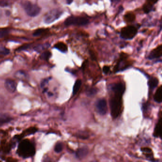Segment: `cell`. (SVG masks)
<instances>
[{
	"label": "cell",
	"instance_id": "6da1fadb",
	"mask_svg": "<svg viewBox=\"0 0 162 162\" xmlns=\"http://www.w3.org/2000/svg\"><path fill=\"white\" fill-rule=\"evenodd\" d=\"M113 92L114 93V95L110 100V108L112 117L113 118H116L121 113L122 106V98L123 94L116 92Z\"/></svg>",
	"mask_w": 162,
	"mask_h": 162
},
{
	"label": "cell",
	"instance_id": "7a4b0ae2",
	"mask_svg": "<svg viewBox=\"0 0 162 162\" xmlns=\"http://www.w3.org/2000/svg\"><path fill=\"white\" fill-rule=\"evenodd\" d=\"M17 153L19 155L23 158H28L34 155L35 149L34 145L29 140L25 139L19 144Z\"/></svg>",
	"mask_w": 162,
	"mask_h": 162
},
{
	"label": "cell",
	"instance_id": "3957f363",
	"mask_svg": "<svg viewBox=\"0 0 162 162\" xmlns=\"http://www.w3.org/2000/svg\"><path fill=\"white\" fill-rule=\"evenodd\" d=\"M22 5L26 13L31 17H35L38 15L41 10L39 6L29 1H23Z\"/></svg>",
	"mask_w": 162,
	"mask_h": 162
},
{
	"label": "cell",
	"instance_id": "277c9868",
	"mask_svg": "<svg viewBox=\"0 0 162 162\" xmlns=\"http://www.w3.org/2000/svg\"><path fill=\"white\" fill-rule=\"evenodd\" d=\"M89 23L88 19L78 16H70L65 20L64 24L66 26L85 25Z\"/></svg>",
	"mask_w": 162,
	"mask_h": 162
},
{
	"label": "cell",
	"instance_id": "5b68a950",
	"mask_svg": "<svg viewBox=\"0 0 162 162\" xmlns=\"http://www.w3.org/2000/svg\"><path fill=\"white\" fill-rule=\"evenodd\" d=\"M137 29L134 26L129 25L124 27L121 31V37L125 40H131L137 35Z\"/></svg>",
	"mask_w": 162,
	"mask_h": 162
},
{
	"label": "cell",
	"instance_id": "8992f818",
	"mask_svg": "<svg viewBox=\"0 0 162 162\" xmlns=\"http://www.w3.org/2000/svg\"><path fill=\"white\" fill-rule=\"evenodd\" d=\"M63 11L58 9H55L48 11L44 18V21L46 24H50L58 19L62 14Z\"/></svg>",
	"mask_w": 162,
	"mask_h": 162
},
{
	"label": "cell",
	"instance_id": "52a82bcc",
	"mask_svg": "<svg viewBox=\"0 0 162 162\" xmlns=\"http://www.w3.org/2000/svg\"><path fill=\"white\" fill-rule=\"evenodd\" d=\"M96 108L97 112L101 115H105L108 111L107 103L104 98L98 100L96 103Z\"/></svg>",
	"mask_w": 162,
	"mask_h": 162
},
{
	"label": "cell",
	"instance_id": "ba28073f",
	"mask_svg": "<svg viewBox=\"0 0 162 162\" xmlns=\"http://www.w3.org/2000/svg\"><path fill=\"white\" fill-rule=\"evenodd\" d=\"M162 45H160L156 48H155L151 51L148 56V58L150 60L154 58H159L162 56Z\"/></svg>",
	"mask_w": 162,
	"mask_h": 162
},
{
	"label": "cell",
	"instance_id": "9c48e42d",
	"mask_svg": "<svg viewBox=\"0 0 162 162\" xmlns=\"http://www.w3.org/2000/svg\"><path fill=\"white\" fill-rule=\"evenodd\" d=\"M5 87L7 90L10 92L13 93L16 90L17 84L13 80L7 79L5 82Z\"/></svg>",
	"mask_w": 162,
	"mask_h": 162
},
{
	"label": "cell",
	"instance_id": "30bf717a",
	"mask_svg": "<svg viewBox=\"0 0 162 162\" xmlns=\"http://www.w3.org/2000/svg\"><path fill=\"white\" fill-rule=\"evenodd\" d=\"M158 1V0H146V2L143 6V10L145 13H148L151 11L154 4Z\"/></svg>",
	"mask_w": 162,
	"mask_h": 162
},
{
	"label": "cell",
	"instance_id": "8fae6325",
	"mask_svg": "<svg viewBox=\"0 0 162 162\" xmlns=\"http://www.w3.org/2000/svg\"><path fill=\"white\" fill-rule=\"evenodd\" d=\"M88 149L87 147L78 148L76 152V157L78 159H81L85 157L88 154Z\"/></svg>",
	"mask_w": 162,
	"mask_h": 162
},
{
	"label": "cell",
	"instance_id": "7c38bea8",
	"mask_svg": "<svg viewBox=\"0 0 162 162\" xmlns=\"http://www.w3.org/2000/svg\"><path fill=\"white\" fill-rule=\"evenodd\" d=\"M161 130H162V120L160 118L157 125H155V130H154V136L156 137H161Z\"/></svg>",
	"mask_w": 162,
	"mask_h": 162
},
{
	"label": "cell",
	"instance_id": "4fadbf2b",
	"mask_svg": "<svg viewBox=\"0 0 162 162\" xmlns=\"http://www.w3.org/2000/svg\"><path fill=\"white\" fill-rule=\"evenodd\" d=\"M135 15L134 13L131 12L127 13L124 16V21L125 23H127L134 22L135 21Z\"/></svg>",
	"mask_w": 162,
	"mask_h": 162
},
{
	"label": "cell",
	"instance_id": "5bb4252c",
	"mask_svg": "<svg viewBox=\"0 0 162 162\" xmlns=\"http://www.w3.org/2000/svg\"><path fill=\"white\" fill-rule=\"evenodd\" d=\"M162 87L160 86L157 89L154 96V100L157 103H161L162 101Z\"/></svg>",
	"mask_w": 162,
	"mask_h": 162
},
{
	"label": "cell",
	"instance_id": "9a60e30c",
	"mask_svg": "<svg viewBox=\"0 0 162 162\" xmlns=\"http://www.w3.org/2000/svg\"><path fill=\"white\" fill-rule=\"evenodd\" d=\"M54 47L62 52H66L68 50L67 45L62 42H59L55 45Z\"/></svg>",
	"mask_w": 162,
	"mask_h": 162
},
{
	"label": "cell",
	"instance_id": "2e32d148",
	"mask_svg": "<svg viewBox=\"0 0 162 162\" xmlns=\"http://www.w3.org/2000/svg\"><path fill=\"white\" fill-rule=\"evenodd\" d=\"M12 118L8 116L4 115L0 117V127L7 124L11 121Z\"/></svg>",
	"mask_w": 162,
	"mask_h": 162
},
{
	"label": "cell",
	"instance_id": "e0dca14e",
	"mask_svg": "<svg viewBox=\"0 0 162 162\" xmlns=\"http://www.w3.org/2000/svg\"><path fill=\"white\" fill-rule=\"evenodd\" d=\"M148 86L151 90H154L157 86L158 84V80L157 78H152L148 81Z\"/></svg>",
	"mask_w": 162,
	"mask_h": 162
},
{
	"label": "cell",
	"instance_id": "ac0fdd59",
	"mask_svg": "<svg viewBox=\"0 0 162 162\" xmlns=\"http://www.w3.org/2000/svg\"><path fill=\"white\" fill-rule=\"evenodd\" d=\"M81 84H82V81L80 80H78L77 81H76L73 88V95H76L78 92L80 88L81 87Z\"/></svg>",
	"mask_w": 162,
	"mask_h": 162
},
{
	"label": "cell",
	"instance_id": "d6986e66",
	"mask_svg": "<svg viewBox=\"0 0 162 162\" xmlns=\"http://www.w3.org/2000/svg\"><path fill=\"white\" fill-rule=\"evenodd\" d=\"M15 77L20 80H25L27 78V74L22 71H19L15 73Z\"/></svg>",
	"mask_w": 162,
	"mask_h": 162
},
{
	"label": "cell",
	"instance_id": "ffe728a7",
	"mask_svg": "<svg viewBox=\"0 0 162 162\" xmlns=\"http://www.w3.org/2000/svg\"><path fill=\"white\" fill-rule=\"evenodd\" d=\"M97 92V90L96 88H89L87 90L86 94L88 97H92L95 95Z\"/></svg>",
	"mask_w": 162,
	"mask_h": 162
},
{
	"label": "cell",
	"instance_id": "44dd1931",
	"mask_svg": "<svg viewBox=\"0 0 162 162\" xmlns=\"http://www.w3.org/2000/svg\"><path fill=\"white\" fill-rule=\"evenodd\" d=\"M50 56H51V53L50 52V51H45L41 54L40 58L42 60H48L50 57Z\"/></svg>",
	"mask_w": 162,
	"mask_h": 162
},
{
	"label": "cell",
	"instance_id": "7402d4cb",
	"mask_svg": "<svg viewBox=\"0 0 162 162\" xmlns=\"http://www.w3.org/2000/svg\"><path fill=\"white\" fill-rule=\"evenodd\" d=\"M62 144L60 143H58L56 145L55 148H54V151L57 153H59L61 152L62 150Z\"/></svg>",
	"mask_w": 162,
	"mask_h": 162
},
{
	"label": "cell",
	"instance_id": "603a6c76",
	"mask_svg": "<svg viewBox=\"0 0 162 162\" xmlns=\"http://www.w3.org/2000/svg\"><path fill=\"white\" fill-rule=\"evenodd\" d=\"M48 44H43V45H39L35 48V50L36 51H42L43 50H45L47 48H48Z\"/></svg>",
	"mask_w": 162,
	"mask_h": 162
},
{
	"label": "cell",
	"instance_id": "cb8c5ba5",
	"mask_svg": "<svg viewBox=\"0 0 162 162\" xmlns=\"http://www.w3.org/2000/svg\"><path fill=\"white\" fill-rule=\"evenodd\" d=\"M46 31V30L42 29H38V30L35 31V32L33 33V36H39L41 35L42 34L45 33Z\"/></svg>",
	"mask_w": 162,
	"mask_h": 162
},
{
	"label": "cell",
	"instance_id": "d4e9b609",
	"mask_svg": "<svg viewBox=\"0 0 162 162\" xmlns=\"http://www.w3.org/2000/svg\"><path fill=\"white\" fill-rule=\"evenodd\" d=\"M10 53V50L5 48H0V56H5Z\"/></svg>",
	"mask_w": 162,
	"mask_h": 162
},
{
	"label": "cell",
	"instance_id": "484cf974",
	"mask_svg": "<svg viewBox=\"0 0 162 162\" xmlns=\"http://www.w3.org/2000/svg\"><path fill=\"white\" fill-rule=\"evenodd\" d=\"M36 131H37V129H36L35 128H31L27 130V131L26 132L28 135H30V134H33L36 132Z\"/></svg>",
	"mask_w": 162,
	"mask_h": 162
},
{
	"label": "cell",
	"instance_id": "4316f807",
	"mask_svg": "<svg viewBox=\"0 0 162 162\" xmlns=\"http://www.w3.org/2000/svg\"><path fill=\"white\" fill-rule=\"evenodd\" d=\"M110 70V67H108V66H104V67H103V72H104L105 74H108V73L109 72Z\"/></svg>",
	"mask_w": 162,
	"mask_h": 162
},
{
	"label": "cell",
	"instance_id": "83f0119b",
	"mask_svg": "<svg viewBox=\"0 0 162 162\" xmlns=\"http://www.w3.org/2000/svg\"><path fill=\"white\" fill-rule=\"evenodd\" d=\"M8 32L5 31H0V38L4 37L7 35Z\"/></svg>",
	"mask_w": 162,
	"mask_h": 162
},
{
	"label": "cell",
	"instance_id": "f1b7e54d",
	"mask_svg": "<svg viewBox=\"0 0 162 162\" xmlns=\"http://www.w3.org/2000/svg\"><path fill=\"white\" fill-rule=\"evenodd\" d=\"M141 150L143 151V152H145L147 153H151V149H150L149 148H143L141 149Z\"/></svg>",
	"mask_w": 162,
	"mask_h": 162
},
{
	"label": "cell",
	"instance_id": "f546056e",
	"mask_svg": "<svg viewBox=\"0 0 162 162\" xmlns=\"http://www.w3.org/2000/svg\"><path fill=\"white\" fill-rule=\"evenodd\" d=\"M8 4L5 1L0 2V6H6L8 5Z\"/></svg>",
	"mask_w": 162,
	"mask_h": 162
},
{
	"label": "cell",
	"instance_id": "4dcf8cb0",
	"mask_svg": "<svg viewBox=\"0 0 162 162\" xmlns=\"http://www.w3.org/2000/svg\"><path fill=\"white\" fill-rule=\"evenodd\" d=\"M48 80H47V79L44 80L43 81L42 83H41V86H42V87H44V85L46 84V83L48 82Z\"/></svg>",
	"mask_w": 162,
	"mask_h": 162
},
{
	"label": "cell",
	"instance_id": "1f68e13d",
	"mask_svg": "<svg viewBox=\"0 0 162 162\" xmlns=\"http://www.w3.org/2000/svg\"><path fill=\"white\" fill-rule=\"evenodd\" d=\"M73 0H67V3L68 5L71 4V3H72Z\"/></svg>",
	"mask_w": 162,
	"mask_h": 162
},
{
	"label": "cell",
	"instance_id": "d6a6232c",
	"mask_svg": "<svg viewBox=\"0 0 162 162\" xmlns=\"http://www.w3.org/2000/svg\"><path fill=\"white\" fill-rule=\"evenodd\" d=\"M2 14H3V13H2V11H1V9H0V18L1 17V16H2Z\"/></svg>",
	"mask_w": 162,
	"mask_h": 162
}]
</instances>
